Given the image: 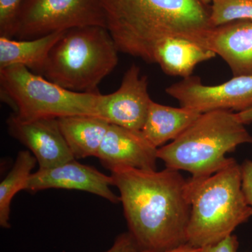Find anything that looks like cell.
I'll list each match as a JSON object with an SVG mask.
<instances>
[{"label": "cell", "mask_w": 252, "mask_h": 252, "mask_svg": "<svg viewBox=\"0 0 252 252\" xmlns=\"http://www.w3.org/2000/svg\"><path fill=\"white\" fill-rule=\"evenodd\" d=\"M1 97L12 106L15 115L25 121L59 119L70 116H97L100 93L67 90L25 66L0 69Z\"/></svg>", "instance_id": "6"}, {"label": "cell", "mask_w": 252, "mask_h": 252, "mask_svg": "<svg viewBox=\"0 0 252 252\" xmlns=\"http://www.w3.org/2000/svg\"><path fill=\"white\" fill-rule=\"evenodd\" d=\"M252 143V136L237 113L215 110L203 113L171 143L158 149V158L167 168L191 174L201 180L228 165L226 154L238 146Z\"/></svg>", "instance_id": "3"}, {"label": "cell", "mask_w": 252, "mask_h": 252, "mask_svg": "<svg viewBox=\"0 0 252 252\" xmlns=\"http://www.w3.org/2000/svg\"><path fill=\"white\" fill-rule=\"evenodd\" d=\"M36 159L29 151L18 152L14 166L0 184V226L11 228L10 207L15 195L26 190L31 171L35 167Z\"/></svg>", "instance_id": "18"}, {"label": "cell", "mask_w": 252, "mask_h": 252, "mask_svg": "<svg viewBox=\"0 0 252 252\" xmlns=\"http://www.w3.org/2000/svg\"><path fill=\"white\" fill-rule=\"evenodd\" d=\"M238 238L233 234L219 243L200 248V252H238Z\"/></svg>", "instance_id": "21"}, {"label": "cell", "mask_w": 252, "mask_h": 252, "mask_svg": "<svg viewBox=\"0 0 252 252\" xmlns=\"http://www.w3.org/2000/svg\"><path fill=\"white\" fill-rule=\"evenodd\" d=\"M119 52L107 28H71L51 48L38 74L67 90L96 94L117 67Z\"/></svg>", "instance_id": "5"}, {"label": "cell", "mask_w": 252, "mask_h": 252, "mask_svg": "<svg viewBox=\"0 0 252 252\" xmlns=\"http://www.w3.org/2000/svg\"><path fill=\"white\" fill-rule=\"evenodd\" d=\"M111 173L137 249L164 251L187 243L191 205L189 180L180 171L122 167Z\"/></svg>", "instance_id": "1"}, {"label": "cell", "mask_w": 252, "mask_h": 252, "mask_svg": "<svg viewBox=\"0 0 252 252\" xmlns=\"http://www.w3.org/2000/svg\"><path fill=\"white\" fill-rule=\"evenodd\" d=\"M152 101L147 76L141 75L140 67L132 64L117 91L100 94L97 116L109 124L142 130Z\"/></svg>", "instance_id": "9"}, {"label": "cell", "mask_w": 252, "mask_h": 252, "mask_svg": "<svg viewBox=\"0 0 252 252\" xmlns=\"http://www.w3.org/2000/svg\"><path fill=\"white\" fill-rule=\"evenodd\" d=\"M119 51L154 63L158 44L181 37L206 49L210 11L200 0H103Z\"/></svg>", "instance_id": "2"}, {"label": "cell", "mask_w": 252, "mask_h": 252, "mask_svg": "<svg viewBox=\"0 0 252 252\" xmlns=\"http://www.w3.org/2000/svg\"><path fill=\"white\" fill-rule=\"evenodd\" d=\"M158 149L142 130L110 124L96 158L110 171L122 167L157 170Z\"/></svg>", "instance_id": "12"}, {"label": "cell", "mask_w": 252, "mask_h": 252, "mask_svg": "<svg viewBox=\"0 0 252 252\" xmlns=\"http://www.w3.org/2000/svg\"><path fill=\"white\" fill-rule=\"evenodd\" d=\"M212 28L238 21H252V0H212Z\"/></svg>", "instance_id": "19"}, {"label": "cell", "mask_w": 252, "mask_h": 252, "mask_svg": "<svg viewBox=\"0 0 252 252\" xmlns=\"http://www.w3.org/2000/svg\"><path fill=\"white\" fill-rule=\"evenodd\" d=\"M89 26L107 28L103 0H23L15 19L12 38L36 39Z\"/></svg>", "instance_id": "7"}, {"label": "cell", "mask_w": 252, "mask_h": 252, "mask_svg": "<svg viewBox=\"0 0 252 252\" xmlns=\"http://www.w3.org/2000/svg\"><path fill=\"white\" fill-rule=\"evenodd\" d=\"M204 4L208 5L212 2V0H200Z\"/></svg>", "instance_id": "26"}, {"label": "cell", "mask_w": 252, "mask_h": 252, "mask_svg": "<svg viewBox=\"0 0 252 252\" xmlns=\"http://www.w3.org/2000/svg\"><path fill=\"white\" fill-rule=\"evenodd\" d=\"M205 46L224 60L233 77L252 76V21H234L212 28Z\"/></svg>", "instance_id": "13"}, {"label": "cell", "mask_w": 252, "mask_h": 252, "mask_svg": "<svg viewBox=\"0 0 252 252\" xmlns=\"http://www.w3.org/2000/svg\"><path fill=\"white\" fill-rule=\"evenodd\" d=\"M74 158L97 157L110 124L94 116H70L58 119Z\"/></svg>", "instance_id": "16"}, {"label": "cell", "mask_w": 252, "mask_h": 252, "mask_svg": "<svg viewBox=\"0 0 252 252\" xmlns=\"http://www.w3.org/2000/svg\"><path fill=\"white\" fill-rule=\"evenodd\" d=\"M64 32H57L33 39L0 36V69L19 64L39 74L51 48Z\"/></svg>", "instance_id": "17"}, {"label": "cell", "mask_w": 252, "mask_h": 252, "mask_svg": "<svg viewBox=\"0 0 252 252\" xmlns=\"http://www.w3.org/2000/svg\"><path fill=\"white\" fill-rule=\"evenodd\" d=\"M23 0H0V36L12 38L13 28Z\"/></svg>", "instance_id": "20"}, {"label": "cell", "mask_w": 252, "mask_h": 252, "mask_svg": "<svg viewBox=\"0 0 252 252\" xmlns=\"http://www.w3.org/2000/svg\"><path fill=\"white\" fill-rule=\"evenodd\" d=\"M131 252H200V248L192 246L190 244L186 243L177 248L164 250V251H153V250H140L135 248Z\"/></svg>", "instance_id": "24"}, {"label": "cell", "mask_w": 252, "mask_h": 252, "mask_svg": "<svg viewBox=\"0 0 252 252\" xmlns=\"http://www.w3.org/2000/svg\"><path fill=\"white\" fill-rule=\"evenodd\" d=\"M112 176L104 175L94 167L71 160L51 168L39 169L32 174L26 190L37 192L49 189L83 190L102 197L112 203L121 202L113 193Z\"/></svg>", "instance_id": "11"}, {"label": "cell", "mask_w": 252, "mask_h": 252, "mask_svg": "<svg viewBox=\"0 0 252 252\" xmlns=\"http://www.w3.org/2000/svg\"><path fill=\"white\" fill-rule=\"evenodd\" d=\"M6 124L10 135L30 149L39 169L59 166L75 159L60 129L58 119L25 121L14 114L8 118Z\"/></svg>", "instance_id": "10"}, {"label": "cell", "mask_w": 252, "mask_h": 252, "mask_svg": "<svg viewBox=\"0 0 252 252\" xmlns=\"http://www.w3.org/2000/svg\"><path fill=\"white\" fill-rule=\"evenodd\" d=\"M190 218L187 243L202 248L219 243L252 217L243 190L241 165H228L201 180H189Z\"/></svg>", "instance_id": "4"}, {"label": "cell", "mask_w": 252, "mask_h": 252, "mask_svg": "<svg viewBox=\"0 0 252 252\" xmlns=\"http://www.w3.org/2000/svg\"><path fill=\"white\" fill-rule=\"evenodd\" d=\"M237 115H238L239 119L245 125L252 123V108L243 111V112L237 113Z\"/></svg>", "instance_id": "25"}, {"label": "cell", "mask_w": 252, "mask_h": 252, "mask_svg": "<svg viewBox=\"0 0 252 252\" xmlns=\"http://www.w3.org/2000/svg\"><path fill=\"white\" fill-rule=\"evenodd\" d=\"M181 107L200 113L215 110L241 112L252 108V76L233 77L217 86H205L198 77L185 78L165 89Z\"/></svg>", "instance_id": "8"}, {"label": "cell", "mask_w": 252, "mask_h": 252, "mask_svg": "<svg viewBox=\"0 0 252 252\" xmlns=\"http://www.w3.org/2000/svg\"><path fill=\"white\" fill-rule=\"evenodd\" d=\"M213 51L181 37H170L158 44L154 52V63L170 76L187 78L191 76L199 63L213 59Z\"/></svg>", "instance_id": "14"}, {"label": "cell", "mask_w": 252, "mask_h": 252, "mask_svg": "<svg viewBox=\"0 0 252 252\" xmlns=\"http://www.w3.org/2000/svg\"><path fill=\"white\" fill-rule=\"evenodd\" d=\"M137 248L133 238L128 232L117 236L110 248L102 252H131Z\"/></svg>", "instance_id": "23"}, {"label": "cell", "mask_w": 252, "mask_h": 252, "mask_svg": "<svg viewBox=\"0 0 252 252\" xmlns=\"http://www.w3.org/2000/svg\"><path fill=\"white\" fill-rule=\"evenodd\" d=\"M203 113L186 107H172L152 101L142 132L154 147L159 149L175 140Z\"/></svg>", "instance_id": "15"}, {"label": "cell", "mask_w": 252, "mask_h": 252, "mask_svg": "<svg viewBox=\"0 0 252 252\" xmlns=\"http://www.w3.org/2000/svg\"><path fill=\"white\" fill-rule=\"evenodd\" d=\"M241 168L243 192L252 210V160H245Z\"/></svg>", "instance_id": "22"}]
</instances>
